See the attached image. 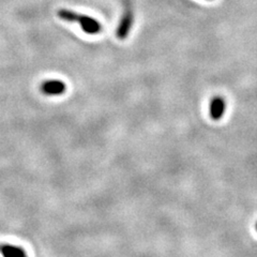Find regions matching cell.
Returning a JSON list of instances; mask_svg holds the SVG:
<instances>
[{
  "label": "cell",
  "mask_w": 257,
  "mask_h": 257,
  "mask_svg": "<svg viewBox=\"0 0 257 257\" xmlns=\"http://www.w3.org/2000/svg\"><path fill=\"white\" fill-rule=\"evenodd\" d=\"M256 230H257V223H256Z\"/></svg>",
  "instance_id": "obj_6"
},
{
  "label": "cell",
  "mask_w": 257,
  "mask_h": 257,
  "mask_svg": "<svg viewBox=\"0 0 257 257\" xmlns=\"http://www.w3.org/2000/svg\"><path fill=\"white\" fill-rule=\"evenodd\" d=\"M40 89L45 95H61L67 90V86L62 80L52 79L41 84Z\"/></svg>",
  "instance_id": "obj_3"
},
{
  "label": "cell",
  "mask_w": 257,
  "mask_h": 257,
  "mask_svg": "<svg viewBox=\"0 0 257 257\" xmlns=\"http://www.w3.org/2000/svg\"><path fill=\"white\" fill-rule=\"evenodd\" d=\"M134 23V12L133 8L131 7V4L126 2V7L124 9V12L121 16V20L119 22V25L116 31V36L120 40H124L130 35V31L132 29Z\"/></svg>",
  "instance_id": "obj_2"
},
{
  "label": "cell",
  "mask_w": 257,
  "mask_h": 257,
  "mask_svg": "<svg viewBox=\"0 0 257 257\" xmlns=\"http://www.w3.org/2000/svg\"><path fill=\"white\" fill-rule=\"evenodd\" d=\"M0 254L3 257H28L24 247L9 243H0Z\"/></svg>",
  "instance_id": "obj_4"
},
{
  "label": "cell",
  "mask_w": 257,
  "mask_h": 257,
  "mask_svg": "<svg viewBox=\"0 0 257 257\" xmlns=\"http://www.w3.org/2000/svg\"><path fill=\"white\" fill-rule=\"evenodd\" d=\"M225 101L221 96H215L210 103V117L213 120H220L225 112Z\"/></svg>",
  "instance_id": "obj_5"
},
{
  "label": "cell",
  "mask_w": 257,
  "mask_h": 257,
  "mask_svg": "<svg viewBox=\"0 0 257 257\" xmlns=\"http://www.w3.org/2000/svg\"><path fill=\"white\" fill-rule=\"evenodd\" d=\"M58 18L71 22V23H78L80 25V28L83 29L84 32L89 35H98L102 31V25L99 21H96L95 19L91 18L89 15H85V14H80L76 13L72 10L69 9H59L57 11Z\"/></svg>",
  "instance_id": "obj_1"
}]
</instances>
